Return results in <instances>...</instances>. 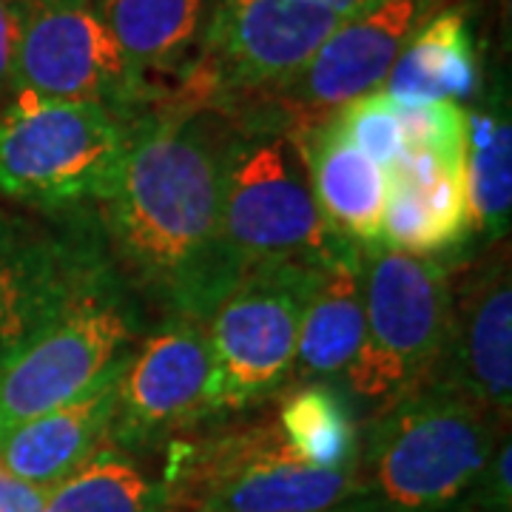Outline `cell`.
I'll list each match as a JSON object with an SVG mask.
<instances>
[{
	"label": "cell",
	"mask_w": 512,
	"mask_h": 512,
	"mask_svg": "<svg viewBox=\"0 0 512 512\" xmlns=\"http://www.w3.org/2000/svg\"><path fill=\"white\" fill-rule=\"evenodd\" d=\"M97 197L114 265L168 316L205 322L239 274L222 242V171L234 123L214 109L137 114Z\"/></svg>",
	"instance_id": "obj_1"
},
{
	"label": "cell",
	"mask_w": 512,
	"mask_h": 512,
	"mask_svg": "<svg viewBox=\"0 0 512 512\" xmlns=\"http://www.w3.org/2000/svg\"><path fill=\"white\" fill-rule=\"evenodd\" d=\"M507 424L481 404L427 382L373 410L356 476L379 512H458Z\"/></svg>",
	"instance_id": "obj_2"
},
{
	"label": "cell",
	"mask_w": 512,
	"mask_h": 512,
	"mask_svg": "<svg viewBox=\"0 0 512 512\" xmlns=\"http://www.w3.org/2000/svg\"><path fill=\"white\" fill-rule=\"evenodd\" d=\"M163 490L168 512H330L365 498L356 467L302 461L276 419L174 441Z\"/></svg>",
	"instance_id": "obj_3"
},
{
	"label": "cell",
	"mask_w": 512,
	"mask_h": 512,
	"mask_svg": "<svg viewBox=\"0 0 512 512\" xmlns=\"http://www.w3.org/2000/svg\"><path fill=\"white\" fill-rule=\"evenodd\" d=\"M140 336L117 268L97 256L60 311L0 365V433L114 379Z\"/></svg>",
	"instance_id": "obj_4"
},
{
	"label": "cell",
	"mask_w": 512,
	"mask_h": 512,
	"mask_svg": "<svg viewBox=\"0 0 512 512\" xmlns=\"http://www.w3.org/2000/svg\"><path fill=\"white\" fill-rule=\"evenodd\" d=\"M234 123L222 171V242L237 274L276 265H319L345 239L313 200L293 134L271 120Z\"/></svg>",
	"instance_id": "obj_5"
},
{
	"label": "cell",
	"mask_w": 512,
	"mask_h": 512,
	"mask_svg": "<svg viewBox=\"0 0 512 512\" xmlns=\"http://www.w3.org/2000/svg\"><path fill=\"white\" fill-rule=\"evenodd\" d=\"M365 333L345 382L353 396L376 410L436 376L447 313L450 271L433 256L362 245Z\"/></svg>",
	"instance_id": "obj_6"
},
{
	"label": "cell",
	"mask_w": 512,
	"mask_h": 512,
	"mask_svg": "<svg viewBox=\"0 0 512 512\" xmlns=\"http://www.w3.org/2000/svg\"><path fill=\"white\" fill-rule=\"evenodd\" d=\"M126 137V120L100 103L15 94L0 114V191L49 211L97 202Z\"/></svg>",
	"instance_id": "obj_7"
},
{
	"label": "cell",
	"mask_w": 512,
	"mask_h": 512,
	"mask_svg": "<svg viewBox=\"0 0 512 512\" xmlns=\"http://www.w3.org/2000/svg\"><path fill=\"white\" fill-rule=\"evenodd\" d=\"M345 20L322 0H222L194 66L211 109L225 117L256 111Z\"/></svg>",
	"instance_id": "obj_8"
},
{
	"label": "cell",
	"mask_w": 512,
	"mask_h": 512,
	"mask_svg": "<svg viewBox=\"0 0 512 512\" xmlns=\"http://www.w3.org/2000/svg\"><path fill=\"white\" fill-rule=\"evenodd\" d=\"M319 265L248 271L208 313L205 333L222 413L245 410L288 387L302 308Z\"/></svg>",
	"instance_id": "obj_9"
},
{
	"label": "cell",
	"mask_w": 512,
	"mask_h": 512,
	"mask_svg": "<svg viewBox=\"0 0 512 512\" xmlns=\"http://www.w3.org/2000/svg\"><path fill=\"white\" fill-rule=\"evenodd\" d=\"M222 413L205 322L168 316L117 373L111 447L154 444Z\"/></svg>",
	"instance_id": "obj_10"
},
{
	"label": "cell",
	"mask_w": 512,
	"mask_h": 512,
	"mask_svg": "<svg viewBox=\"0 0 512 512\" xmlns=\"http://www.w3.org/2000/svg\"><path fill=\"white\" fill-rule=\"evenodd\" d=\"M15 94L40 100L100 103L128 120L137 83L94 6L20 0V32L12 60Z\"/></svg>",
	"instance_id": "obj_11"
},
{
	"label": "cell",
	"mask_w": 512,
	"mask_h": 512,
	"mask_svg": "<svg viewBox=\"0 0 512 512\" xmlns=\"http://www.w3.org/2000/svg\"><path fill=\"white\" fill-rule=\"evenodd\" d=\"M436 0H379L348 18L259 109L288 131L325 123L348 103L376 92Z\"/></svg>",
	"instance_id": "obj_12"
},
{
	"label": "cell",
	"mask_w": 512,
	"mask_h": 512,
	"mask_svg": "<svg viewBox=\"0 0 512 512\" xmlns=\"http://www.w3.org/2000/svg\"><path fill=\"white\" fill-rule=\"evenodd\" d=\"M430 382L453 387L510 424L512 285L507 248H495L450 274L447 336Z\"/></svg>",
	"instance_id": "obj_13"
},
{
	"label": "cell",
	"mask_w": 512,
	"mask_h": 512,
	"mask_svg": "<svg viewBox=\"0 0 512 512\" xmlns=\"http://www.w3.org/2000/svg\"><path fill=\"white\" fill-rule=\"evenodd\" d=\"M97 251L0 214V365L69 299Z\"/></svg>",
	"instance_id": "obj_14"
},
{
	"label": "cell",
	"mask_w": 512,
	"mask_h": 512,
	"mask_svg": "<svg viewBox=\"0 0 512 512\" xmlns=\"http://www.w3.org/2000/svg\"><path fill=\"white\" fill-rule=\"evenodd\" d=\"M220 3L222 0H94V12L114 35L137 83V103L131 114L154 97L160 80L180 83L200 63Z\"/></svg>",
	"instance_id": "obj_15"
},
{
	"label": "cell",
	"mask_w": 512,
	"mask_h": 512,
	"mask_svg": "<svg viewBox=\"0 0 512 512\" xmlns=\"http://www.w3.org/2000/svg\"><path fill=\"white\" fill-rule=\"evenodd\" d=\"M293 140L302 151L313 200L325 225L353 245H379L387 200L382 165L353 146L333 117L293 131Z\"/></svg>",
	"instance_id": "obj_16"
},
{
	"label": "cell",
	"mask_w": 512,
	"mask_h": 512,
	"mask_svg": "<svg viewBox=\"0 0 512 512\" xmlns=\"http://www.w3.org/2000/svg\"><path fill=\"white\" fill-rule=\"evenodd\" d=\"M114 390L117 376L52 413L3 430L0 467L32 487L52 490L94 453L111 447Z\"/></svg>",
	"instance_id": "obj_17"
},
{
	"label": "cell",
	"mask_w": 512,
	"mask_h": 512,
	"mask_svg": "<svg viewBox=\"0 0 512 512\" xmlns=\"http://www.w3.org/2000/svg\"><path fill=\"white\" fill-rule=\"evenodd\" d=\"M359 248L362 245L345 242L316 268L302 308L296 359L288 384H328L336 376H345L362 345L365 308Z\"/></svg>",
	"instance_id": "obj_18"
},
{
	"label": "cell",
	"mask_w": 512,
	"mask_h": 512,
	"mask_svg": "<svg viewBox=\"0 0 512 512\" xmlns=\"http://www.w3.org/2000/svg\"><path fill=\"white\" fill-rule=\"evenodd\" d=\"M478 52L467 15L458 9L427 18L407 40L382 92L399 106L467 100L478 89Z\"/></svg>",
	"instance_id": "obj_19"
},
{
	"label": "cell",
	"mask_w": 512,
	"mask_h": 512,
	"mask_svg": "<svg viewBox=\"0 0 512 512\" xmlns=\"http://www.w3.org/2000/svg\"><path fill=\"white\" fill-rule=\"evenodd\" d=\"M276 424L293 453L313 467L322 470L356 467L359 430L350 419L345 399L330 384H288L282 390Z\"/></svg>",
	"instance_id": "obj_20"
},
{
	"label": "cell",
	"mask_w": 512,
	"mask_h": 512,
	"mask_svg": "<svg viewBox=\"0 0 512 512\" xmlns=\"http://www.w3.org/2000/svg\"><path fill=\"white\" fill-rule=\"evenodd\" d=\"M43 512H168V507L163 481H154L120 447H103L46 490Z\"/></svg>",
	"instance_id": "obj_21"
},
{
	"label": "cell",
	"mask_w": 512,
	"mask_h": 512,
	"mask_svg": "<svg viewBox=\"0 0 512 512\" xmlns=\"http://www.w3.org/2000/svg\"><path fill=\"white\" fill-rule=\"evenodd\" d=\"M512 211V126L504 111L467 114V214L470 234L498 239Z\"/></svg>",
	"instance_id": "obj_22"
},
{
	"label": "cell",
	"mask_w": 512,
	"mask_h": 512,
	"mask_svg": "<svg viewBox=\"0 0 512 512\" xmlns=\"http://www.w3.org/2000/svg\"><path fill=\"white\" fill-rule=\"evenodd\" d=\"M404 148L427 151L447 171L467 177V111L456 100H436L421 106H399Z\"/></svg>",
	"instance_id": "obj_23"
},
{
	"label": "cell",
	"mask_w": 512,
	"mask_h": 512,
	"mask_svg": "<svg viewBox=\"0 0 512 512\" xmlns=\"http://www.w3.org/2000/svg\"><path fill=\"white\" fill-rule=\"evenodd\" d=\"M333 120L345 131L350 143L376 165L387 168L393 160L402 157L404 134L399 111L384 92H370L353 100L345 109L336 111Z\"/></svg>",
	"instance_id": "obj_24"
},
{
	"label": "cell",
	"mask_w": 512,
	"mask_h": 512,
	"mask_svg": "<svg viewBox=\"0 0 512 512\" xmlns=\"http://www.w3.org/2000/svg\"><path fill=\"white\" fill-rule=\"evenodd\" d=\"M510 436H504L501 447L487 461V467L476 478L473 490L464 495L458 510L467 512H510Z\"/></svg>",
	"instance_id": "obj_25"
},
{
	"label": "cell",
	"mask_w": 512,
	"mask_h": 512,
	"mask_svg": "<svg viewBox=\"0 0 512 512\" xmlns=\"http://www.w3.org/2000/svg\"><path fill=\"white\" fill-rule=\"evenodd\" d=\"M46 490L20 481L0 467V512H43Z\"/></svg>",
	"instance_id": "obj_26"
},
{
	"label": "cell",
	"mask_w": 512,
	"mask_h": 512,
	"mask_svg": "<svg viewBox=\"0 0 512 512\" xmlns=\"http://www.w3.org/2000/svg\"><path fill=\"white\" fill-rule=\"evenodd\" d=\"M20 32V0H0V92L12 83V60Z\"/></svg>",
	"instance_id": "obj_27"
},
{
	"label": "cell",
	"mask_w": 512,
	"mask_h": 512,
	"mask_svg": "<svg viewBox=\"0 0 512 512\" xmlns=\"http://www.w3.org/2000/svg\"><path fill=\"white\" fill-rule=\"evenodd\" d=\"M325 6L330 9H336L339 15H345V18H353V15H359V12H365L370 6H376L379 0H322Z\"/></svg>",
	"instance_id": "obj_28"
},
{
	"label": "cell",
	"mask_w": 512,
	"mask_h": 512,
	"mask_svg": "<svg viewBox=\"0 0 512 512\" xmlns=\"http://www.w3.org/2000/svg\"><path fill=\"white\" fill-rule=\"evenodd\" d=\"M330 512H379L367 498H359V501H350L345 507H339V510H330Z\"/></svg>",
	"instance_id": "obj_29"
},
{
	"label": "cell",
	"mask_w": 512,
	"mask_h": 512,
	"mask_svg": "<svg viewBox=\"0 0 512 512\" xmlns=\"http://www.w3.org/2000/svg\"><path fill=\"white\" fill-rule=\"evenodd\" d=\"M43 3H74V6H92L94 0H43Z\"/></svg>",
	"instance_id": "obj_30"
}]
</instances>
